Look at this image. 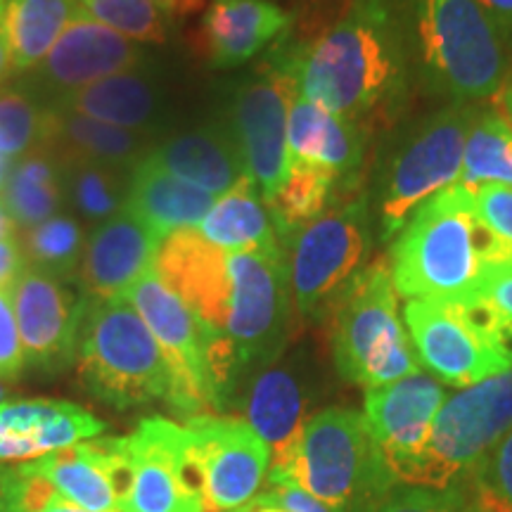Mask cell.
<instances>
[{"label":"cell","instance_id":"6da1fadb","mask_svg":"<svg viewBox=\"0 0 512 512\" xmlns=\"http://www.w3.org/2000/svg\"><path fill=\"white\" fill-rule=\"evenodd\" d=\"M155 273L207 330L211 382L223 411L242 377L283 354L292 309L287 254L228 252L188 228L164 238Z\"/></svg>","mask_w":512,"mask_h":512},{"label":"cell","instance_id":"7a4b0ae2","mask_svg":"<svg viewBox=\"0 0 512 512\" xmlns=\"http://www.w3.org/2000/svg\"><path fill=\"white\" fill-rule=\"evenodd\" d=\"M268 57L302 98L358 124L394 112L408 91L411 55L396 0H351L328 31L313 41L287 31Z\"/></svg>","mask_w":512,"mask_h":512},{"label":"cell","instance_id":"3957f363","mask_svg":"<svg viewBox=\"0 0 512 512\" xmlns=\"http://www.w3.org/2000/svg\"><path fill=\"white\" fill-rule=\"evenodd\" d=\"M498 256L475 214V195L451 185L408 219L389 247V273L406 299L465 304L484 290Z\"/></svg>","mask_w":512,"mask_h":512},{"label":"cell","instance_id":"277c9868","mask_svg":"<svg viewBox=\"0 0 512 512\" xmlns=\"http://www.w3.org/2000/svg\"><path fill=\"white\" fill-rule=\"evenodd\" d=\"M396 8L427 91L456 105L498 93L510 48L479 0H396Z\"/></svg>","mask_w":512,"mask_h":512},{"label":"cell","instance_id":"5b68a950","mask_svg":"<svg viewBox=\"0 0 512 512\" xmlns=\"http://www.w3.org/2000/svg\"><path fill=\"white\" fill-rule=\"evenodd\" d=\"M290 482L337 512L368 510L396 486L368 422L354 408H325L306 420L292 456L268 470V484Z\"/></svg>","mask_w":512,"mask_h":512},{"label":"cell","instance_id":"8992f818","mask_svg":"<svg viewBox=\"0 0 512 512\" xmlns=\"http://www.w3.org/2000/svg\"><path fill=\"white\" fill-rule=\"evenodd\" d=\"M76 373L88 394L119 411L157 401L174 408V373L128 299L88 302L76 347Z\"/></svg>","mask_w":512,"mask_h":512},{"label":"cell","instance_id":"52a82bcc","mask_svg":"<svg viewBox=\"0 0 512 512\" xmlns=\"http://www.w3.org/2000/svg\"><path fill=\"white\" fill-rule=\"evenodd\" d=\"M375 242L373 202L347 192L285 242L292 304L311 323L330 318L363 271Z\"/></svg>","mask_w":512,"mask_h":512},{"label":"cell","instance_id":"ba28073f","mask_svg":"<svg viewBox=\"0 0 512 512\" xmlns=\"http://www.w3.org/2000/svg\"><path fill=\"white\" fill-rule=\"evenodd\" d=\"M330 347L339 377L358 387L375 389L420 373L389 264H370L344 294L330 316Z\"/></svg>","mask_w":512,"mask_h":512},{"label":"cell","instance_id":"9c48e42d","mask_svg":"<svg viewBox=\"0 0 512 512\" xmlns=\"http://www.w3.org/2000/svg\"><path fill=\"white\" fill-rule=\"evenodd\" d=\"M477 110V102H451L403 136L384 166L377 188L375 242H392L422 204L458 183L465 140Z\"/></svg>","mask_w":512,"mask_h":512},{"label":"cell","instance_id":"30bf717a","mask_svg":"<svg viewBox=\"0 0 512 512\" xmlns=\"http://www.w3.org/2000/svg\"><path fill=\"white\" fill-rule=\"evenodd\" d=\"M512 430V368L446 396L430 441L399 484L446 486L470 482L475 470Z\"/></svg>","mask_w":512,"mask_h":512},{"label":"cell","instance_id":"8fae6325","mask_svg":"<svg viewBox=\"0 0 512 512\" xmlns=\"http://www.w3.org/2000/svg\"><path fill=\"white\" fill-rule=\"evenodd\" d=\"M297 95L290 74L266 55L256 72L240 81L230 100L226 126L264 202H271L290 176L287 121Z\"/></svg>","mask_w":512,"mask_h":512},{"label":"cell","instance_id":"7c38bea8","mask_svg":"<svg viewBox=\"0 0 512 512\" xmlns=\"http://www.w3.org/2000/svg\"><path fill=\"white\" fill-rule=\"evenodd\" d=\"M126 299L155 335L174 373V411L188 420L209 415L207 411H219L209 370V335L195 313L162 283L155 268Z\"/></svg>","mask_w":512,"mask_h":512},{"label":"cell","instance_id":"4fadbf2b","mask_svg":"<svg viewBox=\"0 0 512 512\" xmlns=\"http://www.w3.org/2000/svg\"><path fill=\"white\" fill-rule=\"evenodd\" d=\"M124 444L133 465L124 512H204L202 472L188 425L145 418Z\"/></svg>","mask_w":512,"mask_h":512},{"label":"cell","instance_id":"5bb4252c","mask_svg":"<svg viewBox=\"0 0 512 512\" xmlns=\"http://www.w3.org/2000/svg\"><path fill=\"white\" fill-rule=\"evenodd\" d=\"M145 62L143 43L105 27L79 5L55 46L34 69L22 74L19 86L50 107L95 81L138 69Z\"/></svg>","mask_w":512,"mask_h":512},{"label":"cell","instance_id":"9a60e30c","mask_svg":"<svg viewBox=\"0 0 512 512\" xmlns=\"http://www.w3.org/2000/svg\"><path fill=\"white\" fill-rule=\"evenodd\" d=\"M185 425L202 472L204 512H233L252 503L271 470L266 441L238 418L197 415Z\"/></svg>","mask_w":512,"mask_h":512},{"label":"cell","instance_id":"2e32d148","mask_svg":"<svg viewBox=\"0 0 512 512\" xmlns=\"http://www.w3.org/2000/svg\"><path fill=\"white\" fill-rule=\"evenodd\" d=\"M88 302L79 283L27 268L12 285V306L24 363L41 373H62L76 361Z\"/></svg>","mask_w":512,"mask_h":512},{"label":"cell","instance_id":"e0dca14e","mask_svg":"<svg viewBox=\"0 0 512 512\" xmlns=\"http://www.w3.org/2000/svg\"><path fill=\"white\" fill-rule=\"evenodd\" d=\"M403 318L418 363L444 384L465 389L510 370L467 325L456 306L408 299Z\"/></svg>","mask_w":512,"mask_h":512},{"label":"cell","instance_id":"ac0fdd59","mask_svg":"<svg viewBox=\"0 0 512 512\" xmlns=\"http://www.w3.org/2000/svg\"><path fill=\"white\" fill-rule=\"evenodd\" d=\"M446 401V389L425 373L366 389L363 418L380 448L394 482L411 467L430 441L434 418Z\"/></svg>","mask_w":512,"mask_h":512},{"label":"cell","instance_id":"d6986e66","mask_svg":"<svg viewBox=\"0 0 512 512\" xmlns=\"http://www.w3.org/2000/svg\"><path fill=\"white\" fill-rule=\"evenodd\" d=\"M64 501L91 512H124L133 465L124 437H98L31 460Z\"/></svg>","mask_w":512,"mask_h":512},{"label":"cell","instance_id":"ffe728a7","mask_svg":"<svg viewBox=\"0 0 512 512\" xmlns=\"http://www.w3.org/2000/svg\"><path fill=\"white\" fill-rule=\"evenodd\" d=\"M164 238L128 211L100 223L88 235L76 283L91 302L126 299L155 268Z\"/></svg>","mask_w":512,"mask_h":512},{"label":"cell","instance_id":"44dd1931","mask_svg":"<svg viewBox=\"0 0 512 512\" xmlns=\"http://www.w3.org/2000/svg\"><path fill=\"white\" fill-rule=\"evenodd\" d=\"M366 147L368 131L363 124L325 110L302 95L292 100L290 121H287L290 166L302 164L328 171L337 178L339 190L347 195L361 181Z\"/></svg>","mask_w":512,"mask_h":512},{"label":"cell","instance_id":"7402d4cb","mask_svg":"<svg viewBox=\"0 0 512 512\" xmlns=\"http://www.w3.org/2000/svg\"><path fill=\"white\" fill-rule=\"evenodd\" d=\"M107 422L69 401L0 403V463L36 460L105 434Z\"/></svg>","mask_w":512,"mask_h":512},{"label":"cell","instance_id":"603a6c76","mask_svg":"<svg viewBox=\"0 0 512 512\" xmlns=\"http://www.w3.org/2000/svg\"><path fill=\"white\" fill-rule=\"evenodd\" d=\"M147 159L214 197L226 195L247 176L233 133L219 121L155 140Z\"/></svg>","mask_w":512,"mask_h":512},{"label":"cell","instance_id":"cb8c5ba5","mask_svg":"<svg viewBox=\"0 0 512 512\" xmlns=\"http://www.w3.org/2000/svg\"><path fill=\"white\" fill-rule=\"evenodd\" d=\"M50 107L79 112L105 124L128 128V131L155 136L166 119V88L150 69L138 67L107 76L91 86L81 88Z\"/></svg>","mask_w":512,"mask_h":512},{"label":"cell","instance_id":"d4e9b609","mask_svg":"<svg viewBox=\"0 0 512 512\" xmlns=\"http://www.w3.org/2000/svg\"><path fill=\"white\" fill-rule=\"evenodd\" d=\"M292 17L271 0H211L202 19L216 67H240L290 31Z\"/></svg>","mask_w":512,"mask_h":512},{"label":"cell","instance_id":"484cf974","mask_svg":"<svg viewBox=\"0 0 512 512\" xmlns=\"http://www.w3.org/2000/svg\"><path fill=\"white\" fill-rule=\"evenodd\" d=\"M306 394L297 373L287 366H268L254 375L247 389V425L266 441L271 470L292 456L306 425Z\"/></svg>","mask_w":512,"mask_h":512},{"label":"cell","instance_id":"4316f807","mask_svg":"<svg viewBox=\"0 0 512 512\" xmlns=\"http://www.w3.org/2000/svg\"><path fill=\"white\" fill-rule=\"evenodd\" d=\"M214 202V195L171 176L147 157L128 171L124 211L157 230L162 238L200 226Z\"/></svg>","mask_w":512,"mask_h":512},{"label":"cell","instance_id":"83f0119b","mask_svg":"<svg viewBox=\"0 0 512 512\" xmlns=\"http://www.w3.org/2000/svg\"><path fill=\"white\" fill-rule=\"evenodd\" d=\"M50 110H53V121H50L46 150L62 159H83L128 174L150 155L155 145V136L147 133L128 131L60 107Z\"/></svg>","mask_w":512,"mask_h":512},{"label":"cell","instance_id":"f1b7e54d","mask_svg":"<svg viewBox=\"0 0 512 512\" xmlns=\"http://www.w3.org/2000/svg\"><path fill=\"white\" fill-rule=\"evenodd\" d=\"M195 230L211 245L228 252L285 254L271 211L249 176L226 195L216 197L214 207Z\"/></svg>","mask_w":512,"mask_h":512},{"label":"cell","instance_id":"f546056e","mask_svg":"<svg viewBox=\"0 0 512 512\" xmlns=\"http://www.w3.org/2000/svg\"><path fill=\"white\" fill-rule=\"evenodd\" d=\"M0 200L8 207L17 226L24 230L38 226L50 216L62 214L67 197H64V169L60 157L50 150H36L12 162Z\"/></svg>","mask_w":512,"mask_h":512},{"label":"cell","instance_id":"4dcf8cb0","mask_svg":"<svg viewBox=\"0 0 512 512\" xmlns=\"http://www.w3.org/2000/svg\"><path fill=\"white\" fill-rule=\"evenodd\" d=\"M76 8V0H5V24L15 74H27L48 55Z\"/></svg>","mask_w":512,"mask_h":512},{"label":"cell","instance_id":"1f68e13d","mask_svg":"<svg viewBox=\"0 0 512 512\" xmlns=\"http://www.w3.org/2000/svg\"><path fill=\"white\" fill-rule=\"evenodd\" d=\"M458 185L475 192L482 185L512 188V126L498 107H479L465 140Z\"/></svg>","mask_w":512,"mask_h":512},{"label":"cell","instance_id":"d6a6232c","mask_svg":"<svg viewBox=\"0 0 512 512\" xmlns=\"http://www.w3.org/2000/svg\"><path fill=\"white\" fill-rule=\"evenodd\" d=\"M337 192V178L330 176L328 171L302 164L290 166V176H287L283 188L275 192L271 202H266L283 247L294 233H299L304 226H309L311 221H316L320 214L328 211Z\"/></svg>","mask_w":512,"mask_h":512},{"label":"cell","instance_id":"836d02e7","mask_svg":"<svg viewBox=\"0 0 512 512\" xmlns=\"http://www.w3.org/2000/svg\"><path fill=\"white\" fill-rule=\"evenodd\" d=\"M60 162L64 169V197L76 219L100 226L124 211L128 174L83 159L60 157Z\"/></svg>","mask_w":512,"mask_h":512},{"label":"cell","instance_id":"e575fe53","mask_svg":"<svg viewBox=\"0 0 512 512\" xmlns=\"http://www.w3.org/2000/svg\"><path fill=\"white\" fill-rule=\"evenodd\" d=\"M19 245L27 256L29 268L53 275L57 280L76 283L83 249H86V235L76 216L64 211L50 216L38 226L24 230Z\"/></svg>","mask_w":512,"mask_h":512},{"label":"cell","instance_id":"d590c367","mask_svg":"<svg viewBox=\"0 0 512 512\" xmlns=\"http://www.w3.org/2000/svg\"><path fill=\"white\" fill-rule=\"evenodd\" d=\"M53 110L22 86L0 88V155L10 162L46 150Z\"/></svg>","mask_w":512,"mask_h":512},{"label":"cell","instance_id":"8d00e7d4","mask_svg":"<svg viewBox=\"0 0 512 512\" xmlns=\"http://www.w3.org/2000/svg\"><path fill=\"white\" fill-rule=\"evenodd\" d=\"M456 309L486 347L512 368V271L491 273L484 290Z\"/></svg>","mask_w":512,"mask_h":512},{"label":"cell","instance_id":"74e56055","mask_svg":"<svg viewBox=\"0 0 512 512\" xmlns=\"http://www.w3.org/2000/svg\"><path fill=\"white\" fill-rule=\"evenodd\" d=\"M88 15L119 34L143 43H164L169 36L164 12L155 0H76Z\"/></svg>","mask_w":512,"mask_h":512},{"label":"cell","instance_id":"f35d334b","mask_svg":"<svg viewBox=\"0 0 512 512\" xmlns=\"http://www.w3.org/2000/svg\"><path fill=\"white\" fill-rule=\"evenodd\" d=\"M470 482L434 489V486L396 484L375 512H472Z\"/></svg>","mask_w":512,"mask_h":512},{"label":"cell","instance_id":"ab89813d","mask_svg":"<svg viewBox=\"0 0 512 512\" xmlns=\"http://www.w3.org/2000/svg\"><path fill=\"white\" fill-rule=\"evenodd\" d=\"M472 195L477 219L494 240L498 271H512V188L482 185Z\"/></svg>","mask_w":512,"mask_h":512},{"label":"cell","instance_id":"60d3db41","mask_svg":"<svg viewBox=\"0 0 512 512\" xmlns=\"http://www.w3.org/2000/svg\"><path fill=\"white\" fill-rule=\"evenodd\" d=\"M472 494L491 512H512V430L470 477Z\"/></svg>","mask_w":512,"mask_h":512},{"label":"cell","instance_id":"b9f144b4","mask_svg":"<svg viewBox=\"0 0 512 512\" xmlns=\"http://www.w3.org/2000/svg\"><path fill=\"white\" fill-rule=\"evenodd\" d=\"M27 368L24 363L22 339L12 306V290H0V380L17 377Z\"/></svg>","mask_w":512,"mask_h":512},{"label":"cell","instance_id":"7bdbcfd3","mask_svg":"<svg viewBox=\"0 0 512 512\" xmlns=\"http://www.w3.org/2000/svg\"><path fill=\"white\" fill-rule=\"evenodd\" d=\"M256 501L278 505V508H283L287 512H337L332 510L330 505L318 501V498H313L311 494H306L304 489H299V486H294L290 482L271 484V491L264 496H256Z\"/></svg>","mask_w":512,"mask_h":512},{"label":"cell","instance_id":"ee69618b","mask_svg":"<svg viewBox=\"0 0 512 512\" xmlns=\"http://www.w3.org/2000/svg\"><path fill=\"white\" fill-rule=\"evenodd\" d=\"M27 268V256H24L19 240H0V290H12V285Z\"/></svg>","mask_w":512,"mask_h":512},{"label":"cell","instance_id":"f6af8a7d","mask_svg":"<svg viewBox=\"0 0 512 512\" xmlns=\"http://www.w3.org/2000/svg\"><path fill=\"white\" fill-rule=\"evenodd\" d=\"M482 8L489 12L494 24L501 31L508 48H512V0H479Z\"/></svg>","mask_w":512,"mask_h":512},{"label":"cell","instance_id":"bcb514c9","mask_svg":"<svg viewBox=\"0 0 512 512\" xmlns=\"http://www.w3.org/2000/svg\"><path fill=\"white\" fill-rule=\"evenodd\" d=\"M15 74L10 60V43H8V24H5V0H0V86Z\"/></svg>","mask_w":512,"mask_h":512},{"label":"cell","instance_id":"7dc6e473","mask_svg":"<svg viewBox=\"0 0 512 512\" xmlns=\"http://www.w3.org/2000/svg\"><path fill=\"white\" fill-rule=\"evenodd\" d=\"M207 0H155V5L164 12V17H185L202 10Z\"/></svg>","mask_w":512,"mask_h":512},{"label":"cell","instance_id":"c3c4849f","mask_svg":"<svg viewBox=\"0 0 512 512\" xmlns=\"http://www.w3.org/2000/svg\"><path fill=\"white\" fill-rule=\"evenodd\" d=\"M494 98H496V107L505 114V119H508L512 126V79H505V83L498 88Z\"/></svg>","mask_w":512,"mask_h":512},{"label":"cell","instance_id":"681fc988","mask_svg":"<svg viewBox=\"0 0 512 512\" xmlns=\"http://www.w3.org/2000/svg\"><path fill=\"white\" fill-rule=\"evenodd\" d=\"M17 228H19V226L15 223V219H12V216H10L8 207H5L3 200H0V240L15 238Z\"/></svg>","mask_w":512,"mask_h":512},{"label":"cell","instance_id":"f907efd6","mask_svg":"<svg viewBox=\"0 0 512 512\" xmlns=\"http://www.w3.org/2000/svg\"><path fill=\"white\" fill-rule=\"evenodd\" d=\"M0 512H22V510H15V508H8V505H0ZM38 512H91V510H83V508H76L69 501H60L55 505H50L46 510H38Z\"/></svg>","mask_w":512,"mask_h":512},{"label":"cell","instance_id":"816d5d0a","mask_svg":"<svg viewBox=\"0 0 512 512\" xmlns=\"http://www.w3.org/2000/svg\"><path fill=\"white\" fill-rule=\"evenodd\" d=\"M242 512H287L283 508H278V505H268V503H261V501H254L247 503L245 508H242Z\"/></svg>","mask_w":512,"mask_h":512},{"label":"cell","instance_id":"f5cc1de1","mask_svg":"<svg viewBox=\"0 0 512 512\" xmlns=\"http://www.w3.org/2000/svg\"><path fill=\"white\" fill-rule=\"evenodd\" d=\"M10 166H12L10 159H5L3 155H0V192H3V188H5V181H8Z\"/></svg>","mask_w":512,"mask_h":512},{"label":"cell","instance_id":"db71d44e","mask_svg":"<svg viewBox=\"0 0 512 512\" xmlns=\"http://www.w3.org/2000/svg\"><path fill=\"white\" fill-rule=\"evenodd\" d=\"M470 486H472V484H470ZM472 498H475V494H472ZM472 512H491V510H489V508H484V505L479 503L477 498H475V503H472Z\"/></svg>","mask_w":512,"mask_h":512},{"label":"cell","instance_id":"11a10c76","mask_svg":"<svg viewBox=\"0 0 512 512\" xmlns=\"http://www.w3.org/2000/svg\"><path fill=\"white\" fill-rule=\"evenodd\" d=\"M233 512H242V508L240 510H233Z\"/></svg>","mask_w":512,"mask_h":512}]
</instances>
